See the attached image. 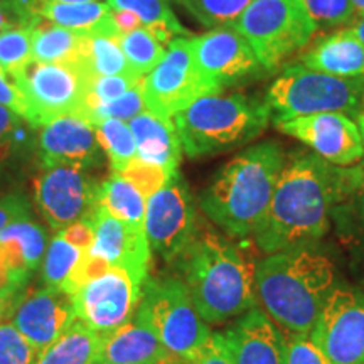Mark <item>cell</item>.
<instances>
[{
	"mask_svg": "<svg viewBox=\"0 0 364 364\" xmlns=\"http://www.w3.org/2000/svg\"><path fill=\"white\" fill-rule=\"evenodd\" d=\"M144 78L135 75H120V76H98L90 81L88 93L83 108L78 115L86 118L91 112L97 110L105 103H110L113 100L120 98L122 95L127 93L135 85H139Z\"/></svg>",
	"mask_w": 364,
	"mask_h": 364,
	"instance_id": "38",
	"label": "cell"
},
{
	"mask_svg": "<svg viewBox=\"0 0 364 364\" xmlns=\"http://www.w3.org/2000/svg\"><path fill=\"white\" fill-rule=\"evenodd\" d=\"M33 220V204L21 191H0V231L16 221Z\"/></svg>",
	"mask_w": 364,
	"mask_h": 364,
	"instance_id": "44",
	"label": "cell"
},
{
	"mask_svg": "<svg viewBox=\"0 0 364 364\" xmlns=\"http://www.w3.org/2000/svg\"><path fill=\"white\" fill-rule=\"evenodd\" d=\"M135 136L136 157L161 166L171 174L179 172L182 145L174 120L161 118L149 110L129 122Z\"/></svg>",
	"mask_w": 364,
	"mask_h": 364,
	"instance_id": "25",
	"label": "cell"
},
{
	"mask_svg": "<svg viewBox=\"0 0 364 364\" xmlns=\"http://www.w3.org/2000/svg\"><path fill=\"white\" fill-rule=\"evenodd\" d=\"M285 364H331L326 354L314 343L311 334L284 332Z\"/></svg>",
	"mask_w": 364,
	"mask_h": 364,
	"instance_id": "43",
	"label": "cell"
},
{
	"mask_svg": "<svg viewBox=\"0 0 364 364\" xmlns=\"http://www.w3.org/2000/svg\"><path fill=\"white\" fill-rule=\"evenodd\" d=\"M231 27L270 75L306 49L318 31L304 0H253Z\"/></svg>",
	"mask_w": 364,
	"mask_h": 364,
	"instance_id": "8",
	"label": "cell"
},
{
	"mask_svg": "<svg viewBox=\"0 0 364 364\" xmlns=\"http://www.w3.org/2000/svg\"><path fill=\"white\" fill-rule=\"evenodd\" d=\"M120 176L132 182V184L149 199L150 196H154L157 191H161L174 174L167 172L161 166H156V164L145 162L142 159L135 157L134 161L120 172Z\"/></svg>",
	"mask_w": 364,
	"mask_h": 364,
	"instance_id": "42",
	"label": "cell"
},
{
	"mask_svg": "<svg viewBox=\"0 0 364 364\" xmlns=\"http://www.w3.org/2000/svg\"><path fill=\"white\" fill-rule=\"evenodd\" d=\"M49 2H58V4H88V2H98V0H49Z\"/></svg>",
	"mask_w": 364,
	"mask_h": 364,
	"instance_id": "54",
	"label": "cell"
},
{
	"mask_svg": "<svg viewBox=\"0 0 364 364\" xmlns=\"http://www.w3.org/2000/svg\"><path fill=\"white\" fill-rule=\"evenodd\" d=\"M98 184L88 172L76 167H49L36 176L33 193L39 215L54 231L88 220L98 206Z\"/></svg>",
	"mask_w": 364,
	"mask_h": 364,
	"instance_id": "14",
	"label": "cell"
},
{
	"mask_svg": "<svg viewBox=\"0 0 364 364\" xmlns=\"http://www.w3.org/2000/svg\"><path fill=\"white\" fill-rule=\"evenodd\" d=\"M331 221L343 245L364 253V161L341 167L339 191Z\"/></svg>",
	"mask_w": 364,
	"mask_h": 364,
	"instance_id": "24",
	"label": "cell"
},
{
	"mask_svg": "<svg viewBox=\"0 0 364 364\" xmlns=\"http://www.w3.org/2000/svg\"><path fill=\"white\" fill-rule=\"evenodd\" d=\"M233 364H285V336L260 307L221 332Z\"/></svg>",
	"mask_w": 364,
	"mask_h": 364,
	"instance_id": "20",
	"label": "cell"
},
{
	"mask_svg": "<svg viewBox=\"0 0 364 364\" xmlns=\"http://www.w3.org/2000/svg\"><path fill=\"white\" fill-rule=\"evenodd\" d=\"M198 209L189 184L176 172L169 182L147 199L145 235L150 250L164 262L176 263L198 235Z\"/></svg>",
	"mask_w": 364,
	"mask_h": 364,
	"instance_id": "11",
	"label": "cell"
},
{
	"mask_svg": "<svg viewBox=\"0 0 364 364\" xmlns=\"http://www.w3.org/2000/svg\"><path fill=\"white\" fill-rule=\"evenodd\" d=\"M38 135L24 117L0 105V186L16 184L39 166Z\"/></svg>",
	"mask_w": 364,
	"mask_h": 364,
	"instance_id": "21",
	"label": "cell"
},
{
	"mask_svg": "<svg viewBox=\"0 0 364 364\" xmlns=\"http://www.w3.org/2000/svg\"><path fill=\"white\" fill-rule=\"evenodd\" d=\"M38 16L83 36H112V38L120 36L113 19L112 7L103 2L58 4L39 0Z\"/></svg>",
	"mask_w": 364,
	"mask_h": 364,
	"instance_id": "27",
	"label": "cell"
},
{
	"mask_svg": "<svg viewBox=\"0 0 364 364\" xmlns=\"http://www.w3.org/2000/svg\"><path fill=\"white\" fill-rule=\"evenodd\" d=\"M189 38H176L166 56L144 78L145 107L154 115L174 120L177 113L204 95H213L196 68Z\"/></svg>",
	"mask_w": 364,
	"mask_h": 364,
	"instance_id": "12",
	"label": "cell"
},
{
	"mask_svg": "<svg viewBox=\"0 0 364 364\" xmlns=\"http://www.w3.org/2000/svg\"><path fill=\"white\" fill-rule=\"evenodd\" d=\"M98 332L76 318L59 338L39 354L36 364H97L100 354Z\"/></svg>",
	"mask_w": 364,
	"mask_h": 364,
	"instance_id": "29",
	"label": "cell"
},
{
	"mask_svg": "<svg viewBox=\"0 0 364 364\" xmlns=\"http://www.w3.org/2000/svg\"><path fill=\"white\" fill-rule=\"evenodd\" d=\"M38 157L41 169L76 167L97 169L103 166L105 154L97 139L95 127L80 115H66L41 127L38 135Z\"/></svg>",
	"mask_w": 364,
	"mask_h": 364,
	"instance_id": "18",
	"label": "cell"
},
{
	"mask_svg": "<svg viewBox=\"0 0 364 364\" xmlns=\"http://www.w3.org/2000/svg\"><path fill=\"white\" fill-rule=\"evenodd\" d=\"M88 68L31 61L14 76L29 103V122L34 129L66 115H78L83 108L90 81Z\"/></svg>",
	"mask_w": 364,
	"mask_h": 364,
	"instance_id": "9",
	"label": "cell"
},
{
	"mask_svg": "<svg viewBox=\"0 0 364 364\" xmlns=\"http://www.w3.org/2000/svg\"><path fill=\"white\" fill-rule=\"evenodd\" d=\"M97 203L125 225L135 230H145L147 198L120 174L112 172L108 179L100 182Z\"/></svg>",
	"mask_w": 364,
	"mask_h": 364,
	"instance_id": "28",
	"label": "cell"
},
{
	"mask_svg": "<svg viewBox=\"0 0 364 364\" xmlns=\"http://www.w3.org/2000/svg\"><path fill=\"white\" fill-rule=\"evenodd\" d=\"M4 318L43 353L76 321L73 297L61 289H31L12 300Z\"/></svg>",
	"mask_w": 364,
	"mask_h": 364,
	"instance_id": "17",
	"label": "cell"
},
{
	"mask_svg": "<svg viewBox=\"0 0 364 364\" xmlns=\"http://www.w3.org/2000/svg\"><path fill=\"white\" fill-rule=\"evenodd\" d=\"M83 255L85 252L73 247L59 235L54 236L41 263V277H43L44 285L51 289H63L71 273L76 270Z\"/></svg>",
	"mask_w": 364,
	"mask_h": 364,
	"instance_id": "33",
	"label": "cell"
},
{
	"mask_svg": "<svg viewBox=\"0 0 364 364\" xmlns=\"http://www.w3.org/2000/svg\"><path fill=\"white\" fill-rule=\"evenodd\" d=\"M270 120L265 100L243 93L204 95L174 117L182 152L189 159L245 147L267 130Z\"/></svg>",
	"mask_w": 364,
	"mask_h": 364,
	"instance_id": "5",
	"label": "cell"
},
{
	"mask_svg": "<svg viewBox=\"0 0 364 364\" xmlns=\"http://www.w3.org/2000/svg\"><path fill=\"white\" fill-rule=\"evenodd\" d=\"M63 240H66L68 243H71L73 247L80 248L81 252L88 253L91 247H93L95 241V230L93 225L88 220H81L73 223V225L66 226L65 230L58 233Z\"/></svg>",
	"mask_w": 364,
	"mask_h": 364,
	"instance_id": "47",
	"label": "cell"
},
{
	"mask_svg": "<svg viewBox=\"0 0 364 364\" xmlns=\"http://www.w3.org/2000/svg\"><path fill=\"white\" fill-rule=\"evenodd\" d=\"M176 265L208 324H223L257 307L255 263L226 236L199 226Z\"/></svg>",
	"mask_w": 364,
	"mask_h": 364,
	"instance_id": "4",
	"label": "cell"
},
{
	"mask_svg": "<svg viewBox=\"0 0 364 364\" xmlns=\"http://www.w3.org/2000/svg\"><path fill=\"white\" fill-rule=\"evenodd\" d=\"M97 364H113V363H107V361H98Z\"/></svg>",
	"mask_w": 364,
	"mask_h": 364,
	"instance_id": "55",
	"label": "cell"
},
{
	"mask_svg": "<svg viewBox=\"0 0 364 364\" xmlns=\"http://www.w3.org/2000/svg\"><path fill=\"white\" fill-rule=\"evenodd\" d=\"M118 43L122 46L127 63L134 75L145 78L156 68L162 58L166 56L167 48L154 38L145 27L132 31V33L118 36Z\"/></svg>",
	"mask_w": 364,
	"mask_h": 364,
	"instance_id": "32",
	"label": "cell"
},
{
	"mask_svg": "<svg viewBox=\"0 0 364 364\" xmlns=\"http://www.w3.org/2000/svg\"><path fill=\"white\" fill-rule=\"evenodd\" d=\"M142 289L129 272L112 267L73 295L76 318L98 334H108L134 321Z\"/></svg>",
	"mask_w": 364,
	"mask_h": 364,
	"instance_id": "15",
	"label": "cell"
},
{
	"mask_svg": "<svg viewBox=\"0 0 364 364\" xmlns=\"http://www.w3.org/2000/svg\"><path fill=\"white\" fill-rule=\"evenodd\" d=\"M21 292L22 290L16 285V282H14L12 275L9 273L7 267L4 265L2 260H0V295L7 300H14Z\"/></svg>",
	"mask_w": 364,
	"mask_h": 364,
	"instance_id": "49",
	"label": "cell"
},
{
	"mask_svg": "<svg viewBox=\"0 0 364 364\" xmlns=\"http://www.w3.org/2000/svg\"><path fill=\"white\" fill-rule=\"evenodd\" d=\"M88 70L93 78L134 75L122 51L118 38H112V36H90Z\"/></svg>",
	"mask_w": 364,
	"mask_h": 364,
	"instance_id": "35",
	"label": "cell"
},
{
	"mask_svg": "<svg viewBox=\"0 0 364 364\" xmlns=\"http://www.w3.org/2000/svg\"><path fill=\"white\" fill-rule=\"evenodd\" d=\"M134 321L149 327L182 363L198 356L213 334L181 277L145 282Z\"/></svg>",
	"mask_w": 364,
	"mask_h": 364,
	"instance_id": "7",
	"label": "cell"
},
{
	"mask_svg": "<svg viewBox=\"0 0 364 364\" xmlns=\"http://www.w3.org/2000/svg\"><path fill=\"white\" fill-rule=\"evenodd\" d=\"M39 351L7 318H0V364H36Z\"/></svg>",
	"mask_w": 364,
	"mask_h": 364,
	"instance_id": "41",
	"label": "cell"
},
{
	"mask_svg": "<svg viewBox=\"0 0 364 364\" xmlns=\"http://www.w3.org/2000/svg\"><path fill=\"white\" fill-rule=\"evenodd\" d=\"M285 159L275 140L241 150L199 196L204 215L231 238H253L265 221Z\"/></svg>",
	"mask_w": 364,
	"mask_h": 364,
	"instance_id": "2",
	"label": "cell"
},
{
	"mask_svg": "<svg viewBox=\"0 0 364 364\" xmlns=\"http://www.w3.org/2000/svg\"><path fill=\"white\" fill-rule=\"evenodd\" d=\"M196 22L209 29L231 27L253 0H176Z\"/></svg>",
	"mask_w": 364,
	"mask_h": 364,
	"instance_id": "34",
	"label": "cell"
},
{
	"mask_svg": "<svg viewBox=\"0 0 364 364\" xmlns=\"http://www.w3.org/2000/svg\"><path fill=\"white\" fill-rule=\"evenodd\" d=\"M113 19H115L117 29L120 34L132 33V31L142 27V22H140L139 17L129 11H113Z\"/></svg>",
	"mask_w": 364,
	"mask_h": 364,
	"instance_id": "48",
	"label": "cell"
},
{
	"mask_svg": "<svg viewBox=\"0 0 364 364\" xmlns=\"http://www.w3.org/2000/svg\"><path fill=\"white\" fill-rule=\"evenodd\" d=\"M334 282L331 258L314 245L267 255L255 265L257 304L284 332L311 334Z\"/></svg>",
	"mask_w": 364,
	"mask_h": 364,
	"instance_id": "3",
	"label": "cell"
},
{
	"mask_svg": "<svg viewBox=\"0 0 364 364\" xmlns=\"http://www.w3.org/2000/svg\"><path fill=\"white\" fill-rule=\"evenodd\" d=\"M275 127L282 134L300 140L332 166L351 167L364 159L361 132L354 118L346 113H314L282 122Z\"/></svg>",
	"mask_w": 364,
	"mask_h": 364,
	"instance_id": "16",
	"label": "cell"
},
{
	"mask_svg": "<svg viewBox=\"0 0 364 364\" xmlns=\"http://www.w3.org/2000/svg\"><path fill=\"white\" fill-rule=\"evenodd\" d=\"M297 61L309 70L326 75L359 78L364 76V43L349 31V27L334 31L318 38L300 54Z\"/></svg>",
	"mask_w": 364,
	"mask_h": 364,
	"instance_id": "23",
	"label": "cell"
},
{
	"mask_svg": "<svg viewBox=\"0 0 364 364\" xmlns=\"http://www.w3.org/2000/svg\"><path fill=\"white\" fill-rule=\"evenodd\" d=\"M182 364H233V361H231L230 353H228L221 332H213L211 339L201 349V353L191 361H184Z\"/></svg>",
	"mask_w": 364,
	"mask_h": 364,
	"instance_id": "46",
	"label": "cell"
},
{
	"mask_svg": "<svg viewBox=\"0 0 364 364\" xmlns=\"http://www.w3.org/2000/svg\"><path fill=\"white\" fill-rule=\"evenodd\" d=\"M33 29V61L88 68L90 36L73 33L41 16Z\"/></svg>",
	"mask_w": 364,
	"mask_h": 364,
	"instance_id": "26",
	"label": "cell"
},
{
	"mask_svg": "<svg viewBox=\"0 0 364 364\" xmlns=\"http://www.w3.org/2000/svg\"><path fill=\"white\" fill-rule=\"evenodd\" d=\"M318 31H334L341 26H351L358 14L351 0H304Z\"/></svg>",
	"mask_w": 364,
	"mask_h": 364,
	"instance_id": "40",
	"label": "cell"
},
{
	"mask_svg": "<svg viewBox=\"0 0 364 364\" xmlns=\"http://www.w3.org/2000/svg\"><path fill=\"white\" fill-rule=\"evenodd\" d=\"M351 4H353V7L356 9L358 17L364 16V0H351Z\"/></svg>",
	"mask_w": 364,
	"mask_h": 364,
	"instance_id": "53",
	"label": "cell"
},
{
	"mask_svg": "<svg viewBox=\"0 0 364 364\" xmlns=\"http://www.w3.org/2000/svg\"><path fill=\"white\" fill-rule=\"evenodd\" d=\"M11 304H12V300H7V299H4L2 295H0V318H2L4 316H6L7 309L11 307Z\"/></svg>",
	"mask_w": 364,
	"mask_h": 364,
	"instance_id": "52",
	"label": "cell"
},
{
	"mask_svg": "<svg viewBox=\"0 0 364 364\" xmlns=\"http://www.w3.org/2000/svg\"><path fill=\"white\" fill-rule=\"evenodd\" d=\"M349 31H351L361 43H364V16L356 17V21L353 22L351 27H349Z\"/></svg>",
	"mask_w": 364,
	"mask_h": 364,
	"instance_id": "50",
	"label": "cell"
},
{
	"mask_svg": "<svg viewBox=\"0 0 364 364\" xmlns=\"http://www.w3.org/2000/svg\"><path fill=\"white\" fill-rule=\"evenodd\" d=\"M311 338L331 364H364V295L334 287Z\"/></svg>",
	"mask_w": 364,
	"mask_h": 364,
	"instance_id": "13",
	"label": "cell"
},
{
	"mask_svg": "<svg viewBox=\"0 0 364 364\" xmlns=\"http://www.w3.org/2000/svg\"><path fill=\"white\" fill-rule=\"evenodd\" d=\"M100 336L102 341L98 361L113 364H182L149 327L135 321Z\"/></svg>",
	"mask_w": 364,
	"mask_h": 364,
	"instance_id": "22",
	"label": "cell"
},
{
	"mask_svg": "<svg viewBox=\"0 0 364 364\" xmlns=\"http://www.w3.org/2000/svg\"><path fill=\"white\" fill-rule=\"evenodd\" d=\"M189 44L196 68L213 95L270 76L252 46L233 27H220L191 36Z\"/></svg>",
	"mask_w": 364,
	"mask_h": 364,
	"instance_id": "10",
	"label": "cell"
},
{
	"mask_svg": "<svg viewBox=\"0 0 364 364\" xmlns=\"http://www.w3.org/2000/svg\"><path fill=\"white\" fill-rule=\"evenodd\" d=\"M147 110L144 100V80L139 85H135L134 88H130L127 93L122 95L120 98L113 100L110 103H105L102 107L97 108L85 118L88 124L97 127L105 120H122L129 122L132 118H135L140 113Z\"/></svg>",
	"mask_w": 364,
	"mask_h": 364,
	"instance_id": "39",
	"label": "cell"
},
{
	"mask_svg": "<svg viewBox=\"0 0 364 364\" xmlns=\"http://www.w3.org/2000/svg\"><path fill=\"white\" fill-rule=\"evenodd\" d=\"M341 167L311 150L292 152L277 181L265 221L253 236L265 255L317 243L331 230Z\"/></svg>",
	"mask_w": 364,
	"mask_h": 364,
	"instance_id": "1",
	"label": "cell"
},
{
	"mask_svg": "<svg viewBox=\"0 0 364 364\" xmlns=\"http://www.w3.org/2000/svg\"><path fill=\"white\" fill-rule=\"evenodd\" d=\"M354 122H356L358 127H359V132H361L363 144H364V98H363L361 107H359V110L356 112V115H354Z\"/></svg>",
	"mask_w": 364,
	"mask_h": 364,
	"instance_id": "51",
	"label": "cell"
},
{
	"mask_svg": "<svg viewBox=\"0 0 364 364\" xmlns=\"http://www.w3.org/2000/svg\"><path fill=\"white\" fill-rule=\"evenodd\" d=\"M364 98V76L341 78L309 70L299 61L282 68L280 75L265 91L273 124L314 113L339 112L353 117Z\"/></svg>",
	"mask_w": 364,
	"mask_h": 364,
	"instance_id": "6",
	"label": "cell"
},
{
	"mask_svg": "<svg viewBox=\"0 0 364 364\" xmlns=\"http://www.w3.org/2000/svg\"><path fill=\"white\" fill-rule=\"evenodd\" d=\"M33 26L12 27L0 34V66L12 78L33 61Z\"/></svg>",
	"mask_w": 364,
	"mask_h": 364,
	"instance_id": "36",
	"label": "cell"
},
{
	"mask_svg": "<svg viewBox=\"0 0 364 364\" xmlns=\"http://www.w3.org/2000/svg\"><path fill=\"white\" fill-rule=\"evenodd\" d=\"M88 221L95 230V241L90 253L105 258L112 267L124 268L136 284L144 287L149 280L152 260V250L145 230H135L125 225L102 206L95 208Z\"/></svg>",
	"mask_w": 364,
	"mask_h": 364,
	"instance_id": "19",
	"label": "cell"
},
{
	"mask_svg": "<svg viewBox=\"0 0 364 364\" xmlns=\"http://www.w3.org/2000/svg\"><path fill=\"white\" fill-rule=\"evenodd\" d=\"M95 132L112 172L120 174L136 157V144L130 125L122 120H105L95 127Z\"/></svg>",
	"mask_w": 364,
	"mask_h": 364,
	"instance_id": "31",
	"label": "cell"
},
{
	"mask_svg": "<svg viewBox=\"0 0 364 364\" xmlns=\"http://www.w3.org/2000/svg\"><path fill=\"white\" fill-rule=\"evenodd\" d=\"M2 235L9 236L14 241H17L22 253H24L31 270L36 272L43 263L44 253L48 250V231L44 230L39 223L33 220L16 221L0 231Z\"/></svg>",
	"mask_w": 364,
	"mask_h": 364,
	"instance_id": "37",
	"label": "cell"
},
{
	"mask_svg": "<svg viewBox=\"0 0 364 364\" xmlns=\"http://www.w3.org/2000/svg\"><path fill=\"white\" fill-rule=\"evenodd\" d=\"M112 11H129L135 14L159 43L169 46L176 38L193 36L186 31L176 14L172 12L169 0H108Z\"/></svg>",
	"mask_w": 364,
	"mask_h": 364,
	"instance_id": "30",
	"label": "cell"
},
{
	"mask_svg": "<svg viewBox=\"0 0 364 364\" xmlns=\"http://www.w3.org/2000/svg\"><path fill=\"white\" fill-rule=\"evenodd\" d=\"M0 105L9 108V110L16 112L17 115L24 117L26 120L29 118V103L24 97L19 86L11 75H7L6 71L0 66Z\"/></svg>",
	"mask_w": 364,
	"mask_h": 364,
	"instance_id": "45",
	"label": "cell"
}]
</instances>
